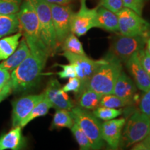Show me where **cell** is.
<instances>
[{
    "mask_svg": "<svg viewBox=\"0 0 150 150\" xmlns=\"http://www.w3.org/2000/svg\"><path fill=\"white\" fill-rule=\"evenodd\" d=\"M48 57L30 52L29 56L11 72L10 81L12 92L22 93L33 89L40 81Z\"/></svg>",
    "mask_w": 150,
    "mask_h": 150,
    "instance_id": "6da1fadb",
    "label": "cell"
},
{
    "mask_svg": "<svg viewBox=\"0 0 150 150\" xmlns=\"http://www.w3.org/2000/svg\"><path fill=\"white\" fill-rule=\"evenodd\" d=\"M18 18L20 29L22 31L30 52L49 57L50 54L41 38L40 22L33 6L24 0L20 6Z\"/></svg>",
    "mask_w": 150,
    "mask_h": 150,
    "instance_id": "7a4b0ae2",
    "label": "cell"
},
{
    "mask_svg": "<svg viewBox=\"0 0 150 150\" xmlns=\"http://www.w3.org/2000/svg\"><path fill=\"white\" fill-rule=\"evenodd\" d=\"M104 59L106 61L97 69L87 86V88L102 95L112 93L116 81L122 71V63L110 52Z\"/></svg>",
    "mask_w": 150,
    "mask_h": 150,
    "instance_id": "3957f363",
    "label": "cell"
},
{
    "mask_svg": "<svg viewBox=\"0 0 150 150\" xmlns=\"http://www.w3.org/2000/svg\"><path fill=\"white\" fill-rule=\"evenodd\" d=\"M74 122L85 133L91 142L93 149H100L104 147L102 137V123L88 110L74 106L70 110Z\"/></svg>",
    "mask_w": 150,
    "mask_h": 150,
    "instance_id": "277c9868",
    "label": "cell"
},
{
    "mask_svg": "<svg viewBox=\"0 0 150 150\" xmlns=\"http://www.w3.org/2000/svg\"><path fill=\"white\" fill-rule=\"evenodd\" d=\"M33 6L40 22L42 40L47 49L50 56L57 52L58 46L55 31L52 22L50 4L46 0H27Z\"/></svg>",
    "mask_w": 150,
    "mask_h": 150,
    "instance_id": "5b68a950",
    "label": "cell"
},
{
    "mask_svg": "<svg viewBox=\"0 0 150 150\" xmlns=\"http://www.w3.org/2000/svg\"><path fill=\"white\" fill-rule=\"evenodd\" d=\"M119 22V32L129 36L150 37V23L128 8H124L117 13Z\"/></svg>",
    "mask_w": 150,
    "mask_h": 150,
    "instance_id": "8992f818",
    "label": "cell"
},
{
    "mask_svg": "<svg viewBox=\"0 0 150 150\" xmlns=\"http://www.w3.org/2000/svg\"><path fill=\"white\" fill-rule=\"evenodd\" d=\"M122 142L125 147H130L143 139L150 131V117L136 110L125 123Z\"/></svg>",
    "mask_w": 150,
    "mask_h": 150,
    "instance_id": "52a82bcc",
    "label": "cell"
},
{
    "mask_svg": "<svg viewBox=\"0 0 150 150\" xmlns=\"http://www.w3.org/2000/svg\"><path fill=\"white\" fill-rule=\"evenodd\" d=\"M61 55L64 56L69 63L74 66L76 76L81 82V93L87 88L88 83L91 76L97 69L106 61L104 58L99 60H93L86 55H78L67 52H63Z\"/></svg>",
    "mask_w": 150,
    "mask_h": 150,
    "instance_id": "ba28073f",
    "label": "cell"
},
{
    "mask_svg": "<svg viewBox=\"0 0 150 150\" xmlns=\"http://www.w3.org/2000/svg\"><path fill=\"white\" fill-rule=\"evenodd\" d=\"M147 39L142 36H129L121 35L112 42L110 53L122 63H126L136 52L145 48Z\"/></svg>",
    "mask_w": 150,
    "mask_h": 150,
    "instance_id": "9c48e42d",
    "label": "cell"
},
{
    "mask_svg": "<svg viewBox=\"0 0 150 150\" xmlns=\"http://www.w3.org/2000/svg\"><path fill=\"white\" fill-rule=\"evenodd\" d=\"M49 4L52 11V22L56 33V41L59 48L66 37L71 33V20L74 12L68 4Z\"/></svg>",
    "mask_w": 150,
    "mask_h": 150,
    "instance_id": "30bf717a",
    "label": "cell"
},
{
    "mask_svg": "<svg viewBox=\"0 0 150 150\" xmlns=\"http://www.w3.org/2000/svg\"><path fill=\"white\" fill-rule=\"evenodd\" d=\"M87 0H80V8L73 13L71 20V32L76 36L86 35L89 30L96 27L97 8H89L86 4Z\"/></svg>",
    "mask_w": 150,
    "mask_h": 150,
    "instance_id": "8fae6325",
    "label": "cell"
},
{
    "mask_svg": "<svg viewBox=\"0 0 150 150\" xmlns=\"http://www.w3.org/2000/svg\"><path fill=\"white\" fill-rule=\"evenodd\" d=\"M45 97V93L38 95H29L16 99L12 103L13 127L20 126L22 121L30 113L37 104Z\"/></svg>",
    "mask_w": 150,
    "mask_h": 150,
    "instance_id": "7c38bea8",
    "label": "cell"
},
{
    "mask_svg": "<svg viewBox=\"0 0 150 150\" xmlns=\"http://www.w3.org/2000/svg\"><path fill=\"white\" fill-rule=\"evenodd\" d=\"M44 93L45 97L51 103L52 108L56 110H70L74 106L72 99L67 93L62 89L61 83L56 79H52L49 81Z\"/></svg>",
    "mask_w": 150,
    "mask_h": 150,
    "instance_id": "4fadbf2b",
    "label": "cell"
},
{
    "mask_svg": "<svg viewBox=\"0 0 150 150\" xmlns=\"http://www.w3.org/2000/svg\"><path fill=\"white\" fill-rule=\"evenodd\" d=\"M125 118H115L102 123V137L110 149H117L120 142Z\"/></svg>",
    "mask_w": 150,
    "mask_h": 150,
    "instance_id": "5bb4252c",
    "label": "cell"
},
{
    "mask_svg": "<svg viewBox=\"0 0 150 150\" xmlns=\"http://www.w3.org/2000/svg\"><path fill=\"white\" fill-rule=\"evenodd\" d=\"M125 63L137 88L143 92L150 89V76L142 67L138 52L133 54Z\"/></svg>",
    "mask_w": 150,
    "mask_h": 150,
    "instance_id": "9a60e30c",
    "label": "cell"
},
{
    "mask_svg": "<svg viewBox=\"0 0 150 150\" xmlns=\"http://www.w3.org/2000/svg\"><path fill=\"white\" fill-rule=\"evenodd\" d=\"M137 86L134 80L122 70L114 86L112 93L131 103L133 102L136 93Z\"/></svg>",
    "mask_w": 150,
    "mask_h": 150,
    "instance_id": "2e32d148",
    "label": "cell"
},
{
    "mask_svg": "<svg viewBox=\"0 0 150 150\" xmlns=\"http://www.w3.org/2000/svg\"><path fill=\"white\" fill-rule=\"evenodd\" d=\"M26 145V140L22 133V127L17 126L0 136V150H18Z\"/></svg>",
    "mask_w": 150,
    "mask_h": 150,
    "instance_id": "e0dca14e",
    "label": "cell"
},
{
    "mask_svg": "<svg viewBox=\"0 0 150 150\" xmlns=\"http://www.w3.org/2000/svg\"><path fill=\"white\" fill-rule=\"evenodd\" d=\"M96 27L109 32H119V22L117 13L102 6H99L97 11Z\"/></svg>",
    "mask_w": 150,
    "mask_h": 150,
    "instance_id": "ac0fdd59",
    "label": "cell"
},
{
    "mask_svg": "<svg viewBox=\"0 0 150 150\" xmlns=\"http://www.w3.org/2000/svg\"><path fill=\"white\" fill-rule=\"evenodd\" d=\"M30 54V49L25 39L23 38L19 42L18 47L13 53L3 61L0 66L11 72L18 66Z\"/></svg>",
    "mask_w": 150,
    "mask_h": 150,
    "instance_id": "d6986e66",
    "label": "cell"
},
{
    "mask_svg": "<svg viewBox=\"0 0 150 150\" xmlns=\"http://www.w3.org/2000/svg\"><path fill=\"white\" fill-rule=\"evenodd\" d=\"M102 95L100 93L87 88L82 92L77 98H79L78 104L81 108L88 110H93L99 106Z\"/></svg>",
    "mask_w": 150,
    "mask_h": 150,
    "instance_id": "ffe728a7",
    "label": "cell"
},
{
    "mask_svg": "<svg viewBox=\"0 0 150 150\" xmlns=\"http://www.w3.org/2000/svg\"><path fill=\"white\" fill-rule=\"evenodd\" d=\"M22 35V32H18L0 39V61H4L16 51Z\"/></svg>",
    "mask_w": 150,
    "mask_h": 150,
    "instance_id": "44dd1931",
    "label": "cell"
},
{
    "mask_svg": "<svg viewBox=\"0 0 150 150\" xmlns=\"http://www.w3.org/2000/svg\"><path fill=\"white\" fill-rule=\"evenodd\" d=\"M20 31L18 15H0V39Z\"/></svg>",
    "mask_w": 150,
    "mask_h": 150,
    "instance_id": "7402d4cb",
    "label": "cell"
},
{
    "mask_svg": "<svg viewBox=\"0 0 150 150\" xmlns=\"http://www.w3.org/2000/svg\"><path fill=\"white\" fill-rule=\"evenodd\" d=\"M74 122L70 113V110L65 109H56L50 129H59L62 128L71 129Z\"/></svg>",
    "mask_w": 150,
    "mask_h": 150,
    "instance_id": "603a6c76",
    "label": "cell"
},
{
    "mask_svg": "<svg viewBox=\"0 0 150 150\" xmlns=\"http://www.w3.org/2000/svg\"><path fill=\"white\" fill-rule=\"evenodd\" d=\"M51 108H52L51 103L45 97L42 100H41L38 104L35 105V107L30 112L29 115L22 121L20 126L22 128L28 125L30 122L35 120V118L46 115Z\"/></svg>",
    "mask_w": 150,
    "mask_h": 150,
    "instance_id": "cb8c5ba5",
    "label": "cell"
},
{
    "mask_svg": "<svg viewBox=\"0 0 150 150\" xmlns=\"http://www.w3.org/2000/svg\"><path fill=\"white\" fill-rule=\"evenodd\" d=\"M61 47V50L63 52H67L78 55H86L83 45L79 40L78 36L72 32L67 35L63 41Z\"/></svg>",
    "mask_w": 150,
    "mask_h": 150,
    "instance_id": "d4e9b609",
    "label": "cell"
},
{
    "mask_svg": "<svg viewBox=\"0 0 150 150\" xmlns=\"http://www.w3.org/2000/svg\"><path fill=\"white\" fill-rule=\"evenodd\" d=\"M122 113V108H112L99 106L93 110V114L99 120L103 121L110 120L119 117Z\"/></svg>",
    "mask_w": 150,
    "mask_h": 150,
    "instance_id": "484cf974",
    "label": "cell"
},
{
    "mask_svg": "<svg viewBox=\"0 0 150 150\" xmlns=\"http://www.w3.org/2000/svg\"><path fill=\"white\" fill-rule=\"evenodd\" d=\"M129 104H131V103L128 101L117 96L115 94L110 93L102 95L99 106L112 108H120Z\"/></svg>",
    "mask_w": 150,
    "mask_h": 150,
    "instance_id": "4316f807",
    "label": "cell"
},
{
    "mask_svg": "<svg viewBox=\"0 0 150 150\" xmlns=\"http://www.w3.org/2000/svg\"><path fill=\"white\" fill-rule=\"evenodd\" d=\"M70 129L73 136L74 137L75 140H76V142L79 146L81 150L93 149L88 138L76 123H74V125L71 127Z\"/></svg>",
    "mask_w": 150,
    "mask_h": 150,
    "instance_id": "83f0119b",
    "label": "cell"
},
{
    "mask_svg": "<svg viewBox=\"0 0 150 150\" xmlns=\"http://www.w3.org/2000/svg\"><path fill=\"white\" fill-rule=\"evenodd\" d=\"M22 0H0V15L18 13Z\"/></svg>",
    "mask_w": 150,
    "mask_h": 150,
    "instance_id": "f1b7e54d",
    "label": "cell"
},
{
    "mask_svg": "<svg viewBox=\"0 0 150 150\" xmlns=\"http://www.w3.org/2000/svg\"><path fill=\"white\" fill-rule=\"evenodd\" d=\"M62 89L65 93H74L76 97H78L81 91V82L77 76L70 78L68 82L62 87Z\"/></svg>",
    "mask_w": 150,
    "mask_h": 150,
    "instance_id": "f546056e",
    "label": "cell"
},
{
    "mask_svg": "<svg viewBox=\"0 0 150 150\" xmlns=\"http://www.w3.org/2000/svg\"><path fill=\"white\" fill-rule=\"evenodd\" d=\"M99 5L115 13L124 8L122 0H99Z\"/></svg>",
    "mask_w": 150,
    "mask_h": 150,
    "instance_id": "4dcf8cb0",
    "label": "cell"
},
{
    "mask_svg": "<svg viewBox=\"0 0 150 150\" xmlns=\"http://www.w3.org/2000/svg\"><path fill=\"white\" fill-rule=\"evenodd\" d=\"M124 7L134 11L137 14L142 16L144 8V0H122Z\"/></svg>",
    "mask_w": 150,
    "mask_h": 150,
    "instance_id": "1f68e13d",
    "label": "cell"
},
{
    "mask_svg": "<svg viewBox=\"0 0 150 150\" xmlns=\"http://www.w3.org/2000/svg\"><path fill=\"white\" fill-rule=\"evenodd\" d=\"M56 66H59L61 67L62 70L61 72H57L58 76L61 79H70L72 77L76 76V71L74 66L72 64H67V65H62V64H56Z\"/></svg>",
    "mask_w": 150,
    "mask_h": 150,
    "instance_id": "d6a6232c",
    "label": "cell"
},
{
    "mask_svg": "<svg viewBox=\"0 0 150 150\" xmlns=\"http://www.w3.org/2000/svg\"><path fill=\"white\" fill-rule=\"evenodd\" d=\"M138 55L142 67L150 76V54L147 49L143 48L138 52Z\"/></svg>",
    "mask_w": 150,
    "mask_h": 150,
    "instance_id": "836d02e7",
    "label": "cell"
},
{
    "mask_svg": "<svg viewBox=\"0 0 150 150\" xmlns=\"http://www.w3.org/2000/svg\"><path fill=\"white\" fill-rule=\"evenodd\" d=\"M140 111L150 117V89L144 92L140 102Z\"/></svg>",
    "mask_w": 150,
    "mask_h": 150,
    "instance_id": "e575fe53",
    "label": "cell"
},
{
    "mask_svg": "<svg viewBox=\"0 0 150 150\" xmlns=\"http://www.w3.org/2000/svg\"><path fill=\"white\" fill-rule=\"evenodd\" d=\"M133 150H150V132L140 141L133 145Z\"/></svg>",
    "mask_w": 150,
    "mask_h": 150,
    "instance_id": "d590c367",
    "label": "cell"
},
{
    "mask_svg": "<svg viewBox=\"0 0 150 150\" xmlns=\"http://www.w3.org/2000/svg\"><path fill=\"white\" fill-rule=\"evenodd\" d=\"M10 78L11 72L0 66V89L3 88L4 86L10 80Z\"/></svg>",
    "mask_w": 150,
    "mask_h": 150,
    "instance_id": "8d00e7d4",
    "label": "cell"
},
{
    "mask_svg": "<svg viewBox=\"0 0 150 150\" xmlns=\"http://www.w3.org/2000/svg\"><path fill=\"white\" fill-rule=\"evenodd\" d=\"M11 93H12V89L11 87L10 81H8L4 87L2 91L0 93V103L4 100L7 97H8Z\"/></svg>",
    "mask_w": 150,
    "mask_h": 150,
    "instance_id": "74e56055",
    "label": "cell"
},
{
    "mask_svg": "<svg viewBox=\"0 0 150 150\" xmlns=\"http://www.w3.org/2000/svg\"><path fill=\"white\" fill-rule=\"evenodd\" d=\"M48 3L56 4L61 5H67L69 4L72 0H46Z\"/></svg>",
    "mask_w": 150,
    "mask_h": 150,
    "instance_id": "f35d334b",
    "label": "cell"
},
{
    "mask_svg": "<svg viewBox=\"0 0 150 150\" xmlns=\"http://www.w3.org/2000/svg\"><path fill=\"white\" fill-rule=\"evenodd\" d=\"M146 49H147L148 52L150 54V37L147 39V42H146Z\"/></svg>",
    "mask_w": 150,
    "mask_h": 150,
    "instance_id": "ab89813d",
    "label": "cell"
},
{
    "mask_svg": "<svg viewBox=\"0 0 150 150\" xmlns=\"http://www.w3.org/2000/svg\"><path fill=\"white\" fill-rule=\"evenodd\" d=\"M144 1H148V0H144Z\"/></svg>",
    "mask_w": 150,
    "mask_h": 150,
    "instance_id": "60d3db41",
    "label": "cell"
},
{
    "mask_svg": "<svg viewBox=\"0 0 150 150\" xmlns=\"http://www.w3.org/2000/svg\"><path fill=\"white\" fill-rule=\"evenodd\" d=\"M149 132H150V131H149Z\"/></svg>",
    "mask_w": 150,
    "mask_h": 150,
    "instance_id": "b9f144b4",
    "label": "cell"
}]
</instances>
